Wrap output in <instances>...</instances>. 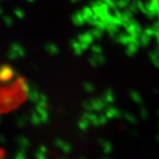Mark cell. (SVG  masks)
Segmentation results:
<instances>
[{
  "instance_id": "6da1fadb",
  "label": "cell",
  "mask_w": 159,
  "mask_h": 159,
  "mask_svg": "<svg viewBox=\"0 0 159 159\" xmlns=\"http://www.w3.org/2000/svg\"><path fill=\"white\" fill-rule=\"evenodd\" d=\"M157 5H158L159 6V0H157Z\"/></svg>"
}]
</instances>
